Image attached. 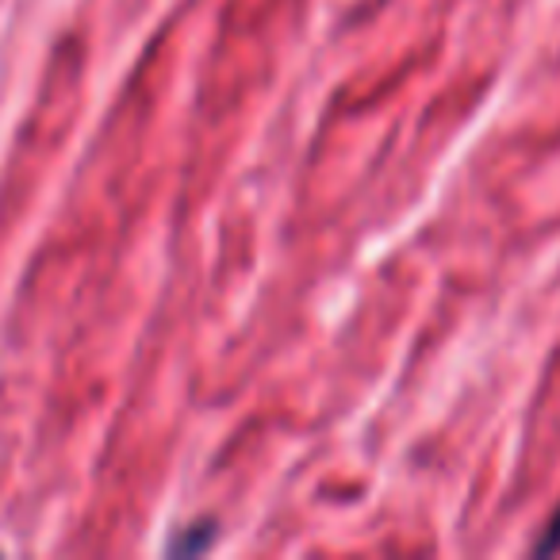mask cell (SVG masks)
I'll list each match as a JSON object with an SVG mask.
<instances>
[{
    "label": "cell",
    "mask_w": 560,
    "mask_h": 560,
    "mask_svg": "<svg viewBox=\"0 0 560 560\" xmlns=\"http://www.w3.org/2000/svg\"><path fill=\"white\" fill-rule=\"evenodd\" d=\"M552 549H560V506H557V514L549 518V526H545V534H541V541L534 545V552H552Z\"/></svg>",
    "instance_id": "1"
}]
</instances>
